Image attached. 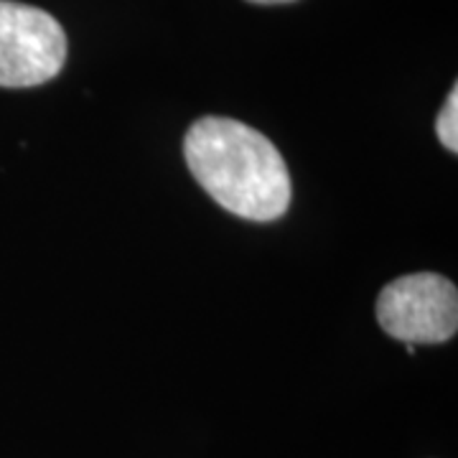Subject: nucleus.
Returning <instances> with one entry per match:
<instances>
[{
    "label": "nucleus",
    "instance_id": "nucleus-4",
    "mask_svg": "<svg viewBox=\"0 0 458 458\" xmlns=\"http://www.w3.org/2000/svg\"><path fill=\"white\" fill-rule=\"evenodd\" d=\"M436 135L441 140V146L451 153L458 150V87L454 84L448 98L443 102L441 113L436 117Z\"/></svg>",
    "mask_w": 458,
    "mask_h": 458
},
{
    "label": "nucleus",
    "instance_id": "nucleus-3",
    "mask_svg": "<svg viewBox=\"0 0 458 458\" xmlns=\"http://www.w3.org/2000/svg\"><path fill=\"white\" fill-rule=\"evenodd\" d=\"M64 62L66 33L56 18L26 3L0 0V87L47 84Z\"/></svg>",
    "mask_w": 458,
    "mask_h": 458
},
{
    "label": "nucleus",
    "instance_id": "nucleus-1",
    "mask_svg": "<svg viewBox=\"0 0 458 458\" xmlns=\"http://www.w3.org/2000/svg\"><path fill=\"white\" fill-rule=\"evenodd\" d=\"M183 158L197 183L229 214L276 222L291 207V174L270 138L232 117H199L183 135Z\"/></svg>",
    "mask_w": 458,
    "mask_h": 458
},
{
    "label": "nucleus",
    "instance_id": "nucleus-2",
    "mask_svg": "<svg viewBox=\"0 0 458 458\" xmlns=\"http://www.w3.org/2000/svg\"><path fill=\"white\" fill-rule=\"evenodd\" d=\"M377 324L405 344H445L458 331L456 285L438 273H412L377 295Z\"/></svg>",
    "mask_w": 458,
    "mask_h": 458
},
{
    "label": "nucleus",
    "instance_id": "nucleus-5",
    "mask_svg": "<svg viewBox=\"0 0 458 458\" xmlns=\"http://www.w3.org/2000/svg\"><path fill=\"white\" fill-rule=\"evenodd\" d=\"M247 3H255V5H283V3H295V0H247Z\"/></svg>",
    "mask_w": 458,
    "mask_h": 458
}]
</instances>
